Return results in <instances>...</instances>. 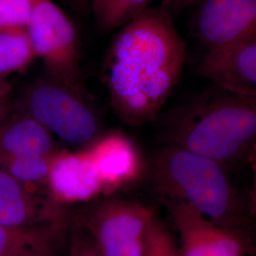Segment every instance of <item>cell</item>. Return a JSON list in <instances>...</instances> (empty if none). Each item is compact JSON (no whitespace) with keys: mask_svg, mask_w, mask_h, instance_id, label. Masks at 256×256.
<instances>
[{"mask_svg":"<svg viewBox=\"0 0 256 256\" xmlns=\"http://www.w3.org/2000/svg\"><path fill=\"white\" fill-rule=\"evenodd\" d=\"M186 48L173 18L160 7L120 28L102 72L110 104L124 124L140 126L158 118L182 76Z\"/></svg>","mask_w":256,"mask_h":256,"instance_id":"6da1fadb","label":"cell"},{"mask_svg":"<svg viewBox=\"0 0 256 256\" xmlns=\"http://www.w3.org/2000/svg\"><path fill=\"white\" fill-rule=\"evenodd\" d=\"M162 138L224 167L242 164L256 148V96L209 88L165 116Z\"/></svg>","mask_w":256,"mask_h":256,"instance_id":"7a4b0ae2","label":"cell"},{"mask_svg":"<svg viewBox=\"0 0 256 256\" xmlns=\"http://www.w3.org/2000/svg\"><path fill=\"white\" fill-rule=\"evenodd\" d=\"M150 178L165 203L191 206L206 220L229 229L246 230L252 207L230 180L226 167L178 147L165 146L150 162Z\"/></svg>","mask_w":256,"mask_h":256,"instance_id":"3957f363","label":"cell"},{"mask_svg":"<svg viewBox=\"0 0 256 256\" xmlns=\"http://www.w3.org/2000/svg\"><path fill=\"white\" fill-rule=\"evenodd\" d=\"M21 102L24 113L68 144L90 146L101 135L100 113L88 92L48 74L32 82Z\"/></svg>","mask_w":256,"mask_h":256,"instance_id":"277c9868","label":"cell"},{"mask_svg":"<svg viewBox=\"0 0 256 256\" xmlns=\"http://www.w3.org/2000/svg\"><path fill=\"white\" fill-rule=\"evenodd\" d=\"M26 30L36 56L45 63L46 74L86 90L77 30L52 0H36Z\"/></svg>","mask_w":256,"mask_h":256,"instance_id":"5b68a950","label":"cell"},{"mask_svg":"<svg viewBox=\"0 0 256 256\" xmlns=\"http://www.w3.org/2000/svg\"><path fill=\"white\" fill-rule=\"evenodd\" d=\"M155 212L120 198H108L80 210L76 218L104 256H142Z\"/></svg>","mask_w":256,"mask_h":256,"instance_id":"8992f818","label":"cell"},{"mask_svg":"<svg viewBox=\"0 0 256 256\" xmlns=\"http://www.w3.org/2000/svg\"><path fill=\"white\" fill-rule=\"evenodd\" d=\"M180 246V256H250L252 243L246 230L214 224L185 203H165Z\"/></svg>","mask_w":256,"mask_h":256,"instance_id":"52a82bcc","label":"cell"},{"mask_svg":"<svg viewBox=\"0 0 256 256\" xmlns=\"http://www.w3.org/2000/svg\"><path fill=\"white\" fill-rule=\"evenodd\" d=\"M190 32L207 50L256 32V0H198Z\"/></svg>","mask_w":256,"mask_h":256,"instance_id":"ba28073f","label":"cell"},{"mask_svg":"<svg viewBox=\"0 0 256 256\" xmlns=\"http://www.w3.org/2000/svg\"><path fill=\"white\" fill-rule=\"evenodd\" d=\"M198 74L224 90L256 96V32L207 50L198 66Z\"/></svg>","mask_w":256,"mask_h":256,"instance_id":"9c48e42d","label":"cell"},{"mask_svg":"<svg viewBox=\"0 0 256 256\" xmlns=\"http://www.w3.org/2000/svg\"><path fill=\"white\" fill-rule=\"evenodd\" d=\"M46 185L48 196L62 206L90 202L104 194L100 176L86 150L55 152Z\"/></svg>","mask_w":256,"mask_h":256,"instance_id":"30bf717a","label":"cell"},{"mask_svg":"<svg viewBox=\"0 0 256 256\" xmlns=\"http://www.w3.org/2000/svg\"><path fill=\"white\" fill-rule=\"evenodd\" d=\"M64 206L42 196L0 167V225L36 227L68 220Z\"/></svg>","mask_w":256,"mask_h":256,"instance_id":"8fae6325","label":"cell"},{"mask_svg":"<svg viewBox=\"0 0 256 256\" xmlns=\"http://www.w3.org/2000/svg\"><path fill=\"white\" fill-rule=\"evenodd\" d=\"M99 174L104 194L136 182L144 162L137 146L120 132L100 135L86 149Z\"/></svg>","mask_w":256,"mask_h":256,"instance_id":"7c38bea8","label":"cell"},{"mask_svg":"<svg viewBox=\"0 0 256 256\" xmlns=\"http://www.w3.org/2000/svg\"><path fill=\"white\" fill-rule=\"evenodd\" d=\"M70 218L36 227L0 225V256H58L66 243Z\"/></svg>","mask_w":256,"mask_h":256,"instance_id":"4fadbf2b","label":"cell"},{"mask_svg":"<svg viewBox=\"0 0 256 256\" xmlns=\"http://www.w3.org/2000/svg\"><path fill=\"white\" fill-rule=\"evenodd\" d=\"M56 151L54 135L24 113L0 126V160L16 156H52Z\"/></svg>","mask_w":256,"mask_h":256,"instance_id":"5bb4252c","label":"cell"},{"mask_svg":"<svg viewBox=\"0 0 256 256\" xmlns=\"http://www.w3.org/2000/svg\"><path fill=\"white\" fill-rule=\"evenodd\" d=\"M155 0H90L95 24L102 32H111L136 18Z\"/></svg>","mask_w":256,"mask_h":256,"instance_id":"9a60e30c","label":"cell"},{"mask_svg":"<svg viewBox=\"0 0 256 256\" xmlns=\"http://www.w3.org/2000/svg\"><path fill=\"white\" fill-rule=\"evenodd\" d=\"M36 58L26 30L0 32V77L23 72Z\"/></svg>","mask_w":256,"mask_h":256,"instance_id":"2e32d148","label":"cell"},{"mask_svg":"<svg viewBox=\"0 0 256 256\" xmlns=\"http://www.w3.org/2000/svg\"><path fill=\"white\" fill-rule=\"evenodd\" d=\"M52 156H28L1 158L0 167L19 182L32 188L39 183H46Z\"/></svg>","mask_w":256,"mask_h":256,"instance_id":"e0dca14e","label":"cell"},{"mask_svg":"<svg viewBox=\"0 0 256 256\" xmlns=\"http://www.w3.org/2000/svg\"><path fill=\"white\" fill-rule=\"evenodd\" d=\"M36 0H0V32L26 30Z\"/></svg>","mask_w":256,"mask_h":256,"instance_id":"ac0fdd59","label":"cell"},{"mask_svg":"<svg viewBox=\"0 0 256 256\" xmlns=\"http://www.w3.org/2000/svg\"><path fill=\"white\" fill-rule=\"evenodd\" d=\"M142 256H180L173 236L156 214L147 232Z\"/></svg>","mask_w":256,"mask_h":256,"instance_id":"d6986e66","label":"cell"},{"mask_svg":"<svg viewBox=\"0 0 256 256\" xmlns=\"http://www.w3.org/2000/svg\"><path fill=\"white\" fill-rule=\"evenodd\" d=\"M68 256H104L76 216H70L68 232Z\"/></svg>","mask_w":256,"mask_h":256,"instance_id":"ffe728a7","label":"cell"},{"mask_svg":"<svg viewBox=\"0 0 256 256\" xmlns=\"http://www.w3.org/2000/svg\"><path fill=\"white\" fill-rule=\"evenodd\" d=\"M198 0H160V9L170 18L180 14L184 10L194 5Z\"/></svg>","mask_w":256,"mask_h":256,"instance_id":"44dd1931","label":"cell"},{"mask_svg":"<svg viewBox=\"0 0 256 256\" xmlns=\"http://www.w3.org/2000/svg\"><path fill=\"white\" fill-rule=\"evenodd\" d=\"M12 110V106L8 98H0V126L8 119Z\"/></svg>","mask_w":256,"mask_h":256,"instance_id":"7402d4cb","label":"cell"},{"mask_svg":"<svg viewBox=\"0 0 256 256\" xmlns=\"http://www.w3.org/2000/svg\"><path fill=\"white\" fill-rule=\"evenodd\" d=\"M10 86L4 78L0 77V98H8Z\"/></svg>","mask_w":256,"mask_h":256,"instance_id":"603a6c76","label":"cell"},{"mask_svg":"<svg viewBox=\"0 0 256 256\" xmlns=\"http://www.w3.org/2000/svg\"><path fill=\"white\" fill-rule=\"evenodd\" d=\"M250 256H254V254H252Z\"/></svg>","mask_w":256,"mask_h":256,"instance_id":"cb8c5ba5","label":"cell"}]
</instances>
